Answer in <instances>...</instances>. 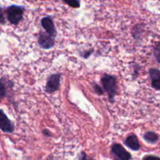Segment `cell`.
Returning a JSON list of instances; mask_svg holds the SVG:
<instances>
[{
    "instance_id": "obj_1",
    "label": "cell",
    "mask_w": 160,
    "mask_h": 160,
    "mask_svg": "<svg viewBox=\"0 0 160 160\" xmlns=\"http://www.w3.org/2000/svg\"><path fill=\"white\" fill-rule=\"evenodd\" d=\"M102 87L108 93L109 102L114 104L115 98L117 95V80L115 76L108 74H104L101 78Z\"/></svg>"
},
{
    "instance_id": "obj_2",
    "label": "cell",
    "mask_w": 160,
    "mask_h": 160,
    "mask_svg": "<svg viewBox=\"0 0 160 160\" xmlns=\"http://www.w3.org/2000/svg\"><path fill=\"white\" fill-rule=\"evenodd\" d=\"M24 10L25 8L23 6L11 5L7 7L5 10V13L7 14L9 22L13 25H18L23 20Z\"/></svg>"
},
{
    "instance_id": "obj_3",
    "label": "cell",
    "mask_w": 160,
    "mask_h": 160,
    "mask_svg": "<svg viewBox=\"0 0 160 160\" xmlns=\"http://www.w3.org/2000/svg\"><path fill=\"white\" fill-rule=\"evenodd\" d=\"M61 75H62L61 73H54L51 74L47 78L45 87V91L47 93H53L59 90L61 87Z\"/></svg>"
},
{
    "instance_id": "obj_4",
    "label": "cell",
    "mask_w": 160,
    "mask_h": 160,
    "mask_svg": "<svg viewBox=\"0 0 160 160\" xmlns=\"http://www.w3.org/2000/svg\"><path fill=\"white\" fill-rule=\"evenodd\" d=\"M38 43L41 48L44 50H50L54 47L55 38L49 35L47 32L41 31L38 36Z\"/></svg>"
},
{
    "instance_id": "obj_5",
    "label": "cell",
    "mask_w": 160,
    "mask_h": 160,
    "mask_svg": "<svg viewBox=\"0 0 160 160\" xmlns=\"http://www.w3.org/2000/svg\"><path fill=\"white\" fill-rule=\"evenodd\" d=\"M111 152L118 160H130L132 156L123 146L120 144H113L111 147Z\"/></svg>"
},
{
    "instance_id": "obj_6",
    "label": "cell",
    "mask_w": 160,
    "mask_h": 160,
    "mask_svg": "<svg viewBox=\"0 0 160 160\" xmlns=\"http://www.w3.org/2000/svg\"><path fill=\"white\" fill-rule=\"evenodd\" d=\"M0 130L7 133H12L15 130L13 122L8 118L2 109H0Z\"/></svg>"
},
{
    "instance_id": "obj_7",
    "label": "cell",
    "mask_w": 160,
    "mask_h": 160,
    "mask_svg": "<svg viewBox=\"0 0 160 160\" xmlns=\"http://www.w3.org/2000/svg\"><path fill=\"white\" fill-rule=\"evenodd\" d=\"M41 25L45 29L46 32H47L49 35H50L53 38H56L58 33H57V29L56 27H55L53 20L52 19L51 17L47 16L42 18V20H41Z\"/></svg>"
},
{
    "instance_id": "obj_8",
    "label": "cell",
    "mask_w": 160,
    "mask_h": 160,
    "mask_svg": "<svg viewBox=\"0 0 160 160\" xmlns=\"http://www.w3.org/2000/svg\"><path fill=\"white\" fill-rule=\"evenodd\" d=\"M148 74L152 87L157 91H160V70L152 68L149 69Z\"/></svg>"
},
{
    "instance_id": "obj_9",
    "label": "cell",
    "mask_w": 160,
    "mask_h": 160,
    "mask_svg": "<svg viewBox=\"0 0 160 160\" xmlns=\"http://www.w3.org/2000/svg\"><path fill=\"white\" fill-rule=\"evenodd\" d=\"M124 144L133 151H138L141 148L138 138L135 134H130L124 141Z\"/></svg>"
},
{
    "instance_id": "obj_10",
    "label": "cell",
    "mask_w": 160,
    "mask_h": 160,
    "mask_svg": "<svg viewBox=\"0 0 160 160\" xmlns=\"http://www.w3.org/2000/svg\"><path fill=\"white\" fill-rule=\"evenodd\" d=\"M10 83H12L11 81L7 79L5 77L0 78V102L7 97V88Z\"/></svg>"
},
{
    "instance_id": "obj_11",
    "label": "cell",
    "mask_w": 160,
    "mask_h": 160,
    "mask_svg": "<svg viewBox=\"0 0 160 160\" xmlns=\"http://www.w3.org/2000/svg\"><path fill=\"white\" fill-rule=\"evenodd\" d=\"M158 138V135L153 131H147L143 135V139L148 144H156Z\"/></svg>"
},
{
    "instance_id": "obj_12",
    "label": "cell",
    "mask_w": 160,
    "mask_h": 160,
    "mask_svg": "<svg viewBox=\"0 0 160 160\" xmlns=\"http://www.w3.org/2000/svg\"><path fill=\"white\" fill-rule=\"evenodd\" d=\"M143 31H144V25L143 24H139L135 25L133 31H132V35H133V38L136 40L139 39L140 37H141Z\"/></svg>"
},
{
    "instance_id": "obj_13",
    "label": "cell",
    "mask_w": 160,
    "mask_h": 160,
    "mask_svg": "<svg viewBox=\"0 0 160 160\" xmlns=\"http://www.w3.org/2000/svg\"><path fill=\"white\" fill-rule=\"evenodd\" d=\"M153 54L157 62L160 64V41L155 42L154 44Z\"/></svg>"
},
{
    "instance_id": "obj_14",
    "label": "cell",
    "mask_w": 160,
    "mask_h": 160,
    "mask_svg": "<svg viewBox=\"0 0 160 160\" xmlns=\"http://www.w3.org/2000/svg\"><path fill=\"white\" fill-rule=\"evenodd\" d=\"M62 2L72 8H79L80 6H81L79 0H62Z\"/></svg>"
},
{
    "instance_id": "obj_15",
    "label": "cell",
    "mask_w": 160,
    "mask_h": 160,
    "mask_svg": "<svg viewBox=\"0 0 160 160\" xmlns=\"http://www.w3.org/2000/svg\"><path fill=\"white\" fill-rule=\"evenodd\" d=\"M93 91H94L97 94L99 95V96H101V95H103L104 93V89H103V87H100V86L97 83L93 84Z\"/></svg>"
},
{
    "instance_id": "obj_16",
    "label": "cell",
    "mask_w": 160,
    "mask_h": 160,
    "mask_svg": "<svg viewBox=\"0 0 160 160\" xmlns=\"http://www.w3.org/2000/svg\"><path fill=\"white\" fill-rule=\"evenodd\" d=\"M6 24V19L5 15H4V11L2 7L0 6V24Z\"/></svg>"
},
{
    "instance_id": "obj_17",
    "label": "cell",
    "mask_w": 160,
    "mask_h": 160,
    "mask_svg": "<svg viewBox=\"0 0 160 160\" xmlns=\"http://www.w3.org/2000/svg\"><path fill=\"white\" fill-rule=\"evenodd\" d=\"M78 160H93V158L89 157L84 152H81V154H80Z\"/></svg>"
},
{
    "instance_id": "obj_18",
    "label": "cell",
    "mask_w": 160,
    "mask_h": 160,
    "mask_svg": "<svg viewBox=\"0 0 160 160\" xmlns=\"http://www.w3.org/2000/svg\"><path fill=\"white\" fill-rule=\"evenodd\" d=\"M142 160H160V158L158 156H155V155H145V156L142 158Z\"/></svg>"
},
{
    "instance_id": "obj_19",
    "label": "cell",
    "mask_w": 160,
    "mask_h": 160,
    "mask_svg": "<svg viewBox=\"0 0 160 160\" xmlns=\"http://www.w3.org/2000/svg\"><path fill=\"white\" fill-rule=\"evenodd\" d=\"M141 69L139 65L136 64V66L134 67L133 68V79H135L136 78H138V74H139V70Z\"/></svg>"
},
{
    "instance_id": "obj_20",
    "label": "cell",
    "mask_w": 160,
    "mask_h": 160,
    "mask_svg": "<svg viewBox=\"0 0 160 160\" xmlns=\"http://www.w3.org/2000/svg\"><path fill=\"white\" fill-rule=\"evenodd\" d=\"M92 52H93V50H89V51H85L84 53H80V56L82 57L83 58H88L91 55Z\"/></svg>"
},
{
    "instance_id": "obj_21",
    "label": "cell",
    "mask_w": 160,
    "mask_h": 160,
    "mask_svg": "<svg viewBox=\"0 0 160 160\" xmlns=\"http://www.w3.org/2000/svg\"><path fill=\"white\" fill-rule=\"evenodd\" d=\"M42 133H43V135L44 136H46V137H50L51 136V133H50V131H49L48 130H42Z\"/></svg>"
},
{
    "instance_id": "obj_22",
    "label": "cell",
    "mask_w": 160,
    "mask_h": 160,
    "mask_svg": "<svg viewBox=\"0 0 160 160\" xmlns=\"http://www.w3.org/2000/svg\"><path fill=\"white\" fill-rule=\"evenodd\" d=\"M115 160H118V159H117V158H115Z\"/></svg>"
}]
</instances>
